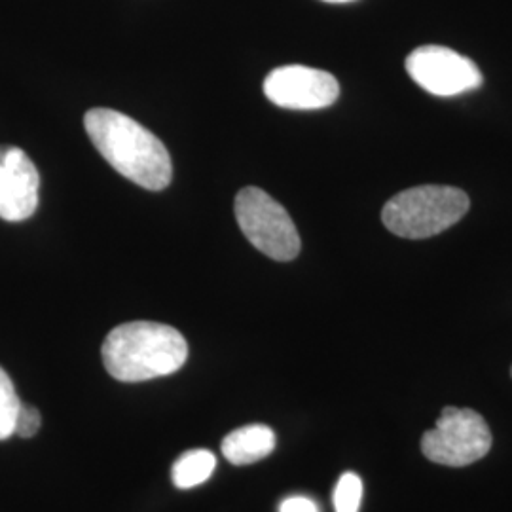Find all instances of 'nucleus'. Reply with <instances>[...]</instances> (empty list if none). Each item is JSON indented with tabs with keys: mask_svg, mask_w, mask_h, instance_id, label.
<instances>
[{
	"mask_svg": "<svg viewBox=\"0 0 512 512\" xmlns=\"http://www.w3.org/2000/svg\"><path fill=\"white\" fill-rule=\"evenodd\" d=\"M217 467V458L209 450H188L173 465V484L179 490H190L209 480Z\"/></svg>",
	"mask_w": 512,
	"mask_h": 512,
	"instance_id": "nucleus-10",
	"label": "nucleus"
},
{
	"mask_svg": "<svg viewBox=\"0 0 512 512\" xmlns=\"http://www.w3.org/2000/svg\"><path fill=\"white\" fill-rule=\"evenodd\" d=\"M84 128L93 147L122 177L147 190H164L173 165L164 143L145 126L118 110L92 109Z\"/></svg>",
	"mask_w": 512,
	"mask_h": 512,
	"instance_id": "nucleus-1",
	"label": "nucleus"
},
{
	"mask_svg": "<svg viewBox=\"0 0 512 512\" xmlns=\"http://www.w3.org/2000/svg\"><path fill=\"white\" fill-rule=\"evenodd\" d=\"M275 448V433L262 423L239 427L222 440V454L234 465H251L268 458Z\"/></svg>",
	"mask_w": 512,
	"mask_h": 512,
	"instance_id": "nucleus-9",
	"label": "nucleus"
},
{
	"mask_svg": "<svg viewBox=\"0 0 512 512\" xmlns=\"http://www.w3.org/2000/svg\"><path fill=\"white\" fill-rule=\"evenodd\" d=\"M410 78L431 95L456 97L482 86L475 61L444 46H421L406 57Z\"/></svg>",
	"mask_w": 512,
	"mask_h": 512,
	"instance_id": "nucleus-6",
	"label": "nucleus"
},
{
	"mask_svg": "<svg viewBox=\"0 0 512 512\" xmlns=\"http://www.w3.org/2000/svg\"><path fill=\"white\" fill-rule=\"evenodd\" d=\"M469 207V196L463 190L425 184L403 190L385 203L382 220L399 238L427 239L458 224Z\"/></svg>",
	"mask_w": 512,
	"mask_h": 512,
	"instance_id": "nucleus-3",
	"label": "nucleus"
},
{
	"mask_svg": "<svg viewBox=\"0 0 512 512\" xmlns=\"http://www.w3.org/2000/svg\"><path fill=\"white\" fill-rule=\"evenodd\" d=\"M492 448V431L486 420L471 408L446 406L435 429L423 433V456L448 467H465L486 458Z\"/></svg>",
	"mask_w": 512,
	"mask_h": 512,
	"instance_id": "nucleus-5",
	"label": "nucleus"
},
{
	"mask_svg": "<svg viewBox=\"0 0 512 512\" xmlns=\"http://www.w3.org/2000/svg\"><path fill=\"white\" fill-rule=\"evenodd\" d=\"M363 499V480L355 473L340 476L334 488V509L336 512H359Z\"/></svg>",
	"mask_w": 512,
	"mask_h": 512,
	"instance_id": "nucleus-12",
	"label": "nucleus"
},
{
	"mask_svg": "<svg viewBox=\"0 0 512 512\" xmlns=\"http://www.w3.org/2000/svg\"><path fill=\"white\" fill-rule=\"evenodd\" d=\"M279 512H319V507L315 505V501H311L310 497L293 495L279 505Z\"/></svg>",
	"mask_w": 512,
	"mask_h": 512,
	"instance_id": "nucleus-14",
	"label": "nucleus"
},
{
	"mask_svg": "<svg viewBox=\"0 0 512 512\" xmlns=\"http://www.w3.org/2000/svg\"><path fill=\"white\" fill-rule=\"evenodd\" d=\"M511 374H512V370H511Z\"/></svg>",
	"mask_w": 512,
	"mask_h": 512,
	"instance_id": "nucleus-16",
	"label": "nucleus"
},
{
	"mask_svg": "<svg viewBox=\"0 0 512 512\" xmlns=\"http://www.w3.org/2000/svg\"><path fill=\"white\" fill-rule=\"evenodd\" d=\"M188 344L169 325L135 321L112 329L103 344V363L118 382L139 384L169 376L186 363Z\"/></svg>",
	"mask_w": 512,
	"mask_h": 512,
	"instance_id": "nucleus-2",
	"label": "nucleus"
},
{
	"mask_svg": "<svg viewBox=\"0 0 512 512\" xmlns=\"http://www.w3.org/2000/svg\"><path fill=\"white\" fill-rule=\"evenodd\" d=\"M19 401L16 387L10 376L0 368V440L10 439L14 435L16 418H18Z\"/></svg>",
	"mask_w": 512,
	"mask_h": 512,
	"instance_id": "nucleus-11",
	"label": "nucleus"
},
{
	"mask_svg": "<svg viewBox=\"0 0 512 512\" xmlns=\"http://www.w3.org/2000/svg\"><path fill=\"white\" fill-rule=\"evenodd\" d=\"M323 2H330V4H344V2H353V0H323Z\"/></svg>",
	"mask_w": 512,
	"mask_h": 512,
	"instance_id": "nucleus-15",
	"label": "nucleus"
},
{
	"mask_svg": "<svg viewBox=\"0 0 512 512\" xmlns=\"http://www.w3.org/2000/svg\"><path fill=\"white\" fill-rule=\"evenodd\" d=\"M266 97L281 109L319 110L330 107L338 95V80L304 65L277 67L264 80Z\"/></svg>",
	"mask_w": 512,
	"mask_h": 512,
	"instance_id": "nucleus-7",
	"label": "nucleus"
},
{
	"mask_svg": "<svg viewBox=\"0 0 512 512\" xmlns=\"http://www.w3.org/2000/svg\"><path fill=\"white\" fill-rule=\"evenodd\" d=\"M40 175L23 148L0 145V219L21 222L38 209Z\"/></svg>",
	"mask_w": 512,
	"mask_h": 512,
	"instance_id": "nucleus-8",
	"label": "nucleus"
},
{
	"mask_svg": "<svg viewBox=\"0 0 512 512\" xmlns=\"http://www.w3.org/2000/svg\"><path fill=\"white\" fill-rule=\"evenodd\" d=\"M40 412L35 406L21 403L19 406L18 418H16V427H14V435H18L21 439H31L35 437L40 429Z\"/></svg>",
	"mask_w": 512,
	"mask_h": 512,
	"instance_id": "nucleus-13",
	"label": "nucleus"
},
{
	"mask_svg": "<svg viewBox=\"0 0 512 512\" xmlns=\"http://www.w3.org/2000/svg\"><path fill=\"white\" fill-rule=\"evenodd\" d=\"M239 228L262 255L289 262L300 253V236L291 215L281 203L256 186L239 190L236 196Z\"/></svg>",
	"mask_w": 512,
	"mask_h": 512,
	"instance_id": "nucleus-4",
	"label": "nucleus"
}]
</instances>
